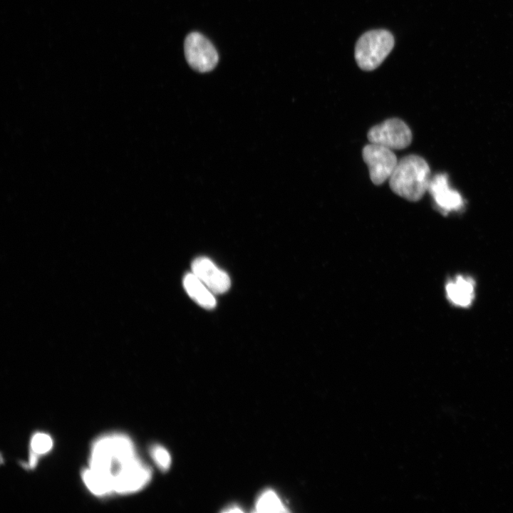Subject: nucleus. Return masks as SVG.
<instances>
[{
	"mask_svg": "<svg viewBox=\"0 0 513 513\" xmlns=\"http://www.w3.org/2000/svg\"><path fill=\"white\" fill-rule=\"evenodd\" d=\"M137 457L131 440L123 434L102 436L92 446L89 468L111 480Z\"/></svg>",
	"mask_w": 513,
	"mask_h": 513,
	"instance_id": "f257e3e1",
	"label": "nucleus"
},
{
	"mask_svg": "<svg viewBox=\"0 0 513 513\" xmlns=\"http://www.w3.org/2000/svg\"><path fill=\"white\" fill-rule=\"evenodd\" d=\"M430 179V169L425 159L409 155L398 160L389 185L397 195L416 202L428 191Z\"/></svg>",
	"mask_w": 513,
	"mask_h": 513,
	"instance_id": "f03ea898",
	"label": "nucleus"
},
{
	"mask_svg": "<svg viewBox=\"0 0 513 513\" xmlns=\"http://www.w3.org/2000/svg\"><path fill=\"white\" fill-rule=\"evenodd\" d=\"M394 46V38L390 32L373 30L363 34L358 39L355 57L358 66L365 71L378 67L389 54Z\"/></svg>",
	"mask_w": 513,
	"mask_h": 513,
	"instance_id": "7ed1b4c3",
	"label": "nucleus"
},
{
	"mask_svg": "<svg viewBox=\"0 0 513 513\" xmlns=\"http://www.w3.org/2000/svg\"><path fill=\"white\" fill-rule=\"evenodd\" d=\"M370 143L390 150H402L411 143L412 132L408 125L399 118H390L372 127L367 134Z\"/></svg>",
	"mask_w": 513,
	"mask_h": 513,
	"instance_id": "20e7f679",
	"label": "nucleus"
},
{
	"mask_svg": "<svg viewBox=\"0 0 513 513\" xmlns=\"http://www.w3.org/2000/svg\"><path fill=\"white\" fill-rule=\"evenodd\" d=\"M362 155L368 166L370 178L376 185L389 180L398 162L393 150L370 142L363 147Z\"/></svg>",
	"mask_w": 513,
	"mask_h": 513,
	"instance_id": "39448f33",
	"label": "nucleus"
},
{
	"mask_svg": "<svg viewBox=\"0 0 513 513\" xmlns=\"http://www.w3.org/2000/svg\"><path fill=\"white\" fill-rule=\"evenodd\" d=\"M184 49L187 63L199 72L210 71L217 64L219 57L215 48L200 33L193 32L186 37Z\"/></svg>",
	"mask_w": 513,
	"mask_h": 513,
	"instance_id": "423d86ee",
	"label": "nucleus"
},
{
	"mask_svg": "<svg viewBox=\"0 0 513 513\" xmlns=\"http://www.w3.org/2000/svg\"><path fill=\"white\" fill-rule=\"evenodd\" d=\"M151 477L150 469L137 457L115 477L113 492L124 494L138 492L149 483Z\"/></svg>",
	"mask_w": 513,
	"mask_h": 513,
	"instance_id": "0eeeda50",
	"label": "nucleus"
},
{
	"mask_svg": "<svg viewBox=\"0 0 513 513\" xmlns=\"http://www.w3.org/2000/svg\"><path fill=\"white\" fill-rule=\"evenodd\" d=\"M192 272L214 294L225 293L231 286L227 273L207 257L196 258L192 263Z\"/></svg>",
	"mask_w": 513,
	"mask_h": 513,
	"instance_id": "6e6552de",
	"label": "nucleus"
},
{
	"mask_svg": "<svg viewBox=\"0 0 513 513\" xmlns=\"http://www.w3.org/2000/svg\"><path fill=\"white\" fill-rule=\"evenodd\" d=\"M428 191L435 205L444 213L460 210L463 206L462 196L449 186L445 174H437L431 177Z\"/></svg>",
	"mask_w": 513,
	"mask_h": 513,
	"instance_id": "1a4fd4ad",
	"label": "nucleus"
},
{
	"mask_svg": "<svg viewBox=\"0 0 513 513\" xmlns=\"http://www.w3.org/2000/svg\"><path fill=\"white\" fill-rule=\"evenodd\" d=\"M449 300L456 306L467 307L471 304L475 296V284L471 278L458 276L446 285Z\"/></svg>",
	"mask_w": 513,
	"mask_h": 513,
	"instance_id": "9d476101",
	"label": "nucleus"
},
{
	"mask_svg": "<svg viewBox=\"0 0 513 513\" xmlns=\"http://www.w3.org/2000/svg\"><path fill=\"white\" fill-rule=\"evenodd\" d=\"M183 286L190 297L202 307L212 309L216 306L214 294L192 272L185 275Z\"/></svg>",
	"mask_w": 513,
	"mask_h": 513,
	"instance_id": "9b49d317",
	"label": "nucleus"
},
{
	"mask_svg": "<svg viewBox=\"0 0 513 513\" xmlns=\"http://www.w3.org/2000/svg\"><path fill=\"white\" fill-rule=\"evenodd\" d=\"M82 478L88 489L97 496H103L113 492L112 482L104 475L89 467L83 471Z\"/></svg>",
	"mask_w": 513,
	"mask_h": 513,
	"instance_id": "f8f14e48",
	"label": "nucleus"
},
{
	"mask_svg": "<svg viewBox=\"0 0 513 513\" xmlns=\"http://www.w3.org/2000/svg\"><path fill=\"white\" fill-rule=\"evenodd\" d=\"M255 507L258 512H287L278 495L271 490H266L260 495Z\"/></svg>",
	"mask_w": 513,
	"mask_h": 513,
	"instance_id": "ddd939ff",
	"label": "nucleus"
},
{
	"mask_svg": "<svg viewBox=\"0 0 513 513\" xmlns=\"http://www.w3.org/2000/svg\"><path fill=\"white\" fill-rule=\"evenodd\" d=\"M53 447V440L50 435L38 432L33 435L31 440V451L37 455H43L49 452Z\"/></svg>",
	"mask_w": 513,
	"mask_h": 513,
	"instance_id": "4468645a",
	"label": "nucleus"
},
{
	"mask_svg": "<svg viewBox=\"0 0 513 513\" xmlns=\"http://www.w3.org/2000/svg\"><path fill=\"white\" fill-rule=\"evenodd\" d=\"M151 456L157 466L162 471L167 470L171 465L169 452L161 445H154L151 448Z\"/></svg>",
	"mask_w": 513,
	"mask_h": 513,
	"instance_id": "2eb2a0df",
	"label": "nucleus"
},
{
	"mask_svg": "<svg viewBox=\"0 0 513 513\" xmlns=\"http://www.w3.org/2000/svg\"><path fill=\"white\" fill-rule=\"evenodd\" d=\"M37 455H38L33 451L30 453L29 465L32 468L34 467L37 463Z\"/></svg>",
	"mask_w": 513,
	"mask_h": 513,
	"instance_id": "dca6fc26",
	"label": "nucleus"
},
{
	"mask_svg": "<svg viewBox=\"0 0 513 513\" xmlns=\"http://www.w3.org/2000/svg\"><path fill=\"white\" fill-rule=\"evenodd\" d=\"M225 512H242V510H241V509H240L239 507H231L230 509H227V510H225Z\"/></svg>",
	"mask_w": 513,
	"mask_h": 513,
	"instance_id": "f3484780",
	"label": "nucleus"
}]
</instances>
